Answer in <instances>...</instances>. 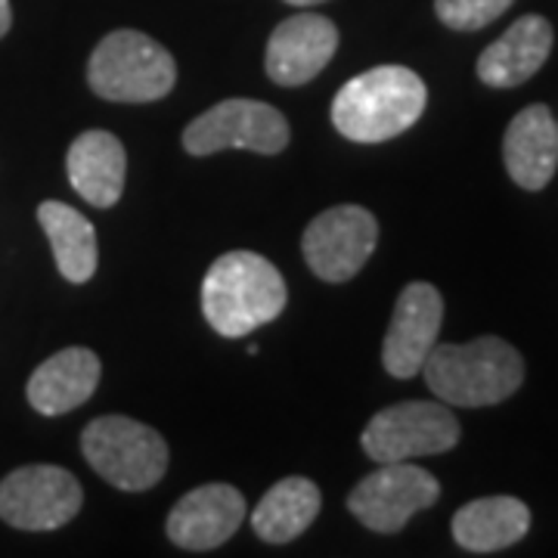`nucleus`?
Here are the masks:
<instances>
[{"mask_svg": "<svg viewBox=\"0 0 558 558\" xmlns=\"http://www.w3.org/2000/svg\"><path fill=\"white\" fill-rule=\"evenodd\" d=\"M440 484L413 462H379L348 497V509L376 534H398L416 512L435 506Z\"/></svg>", "mask_w": 558, "mask_h": 558, "instance_id": "obj_8", "label": "nucleus"}, {"mask_svg": "<svg viewBox=\"0 0 558 558\" xmlns=\"http://www.w3.org/2000/svg\"><path fill=\"white\" fill-rule=\"evenodd\" d=\"M13 25V10H10V0H0V38L10 32Z\"/></svg>", "mask_w": 558, "mask_h": 558, "instance_id": "obj_22", "label": "nucleus"}, {"mask_svg": "<svg viewBox=\"0 0 558 558\" xmlns=\"http://www.w3.org/2000/svg\"><path fill=\"white\" fill-rule=\"evenodd\" d=\"M286 279L264 255L227 252L202 279V314L223 339H242L286 311Z\"/></svg>", "mask_w": 558, "mask_h": 558, "instance_id": "obj_1", "label": "nucleus"}, {"mask_svg": "<svg viewBox=\"0 0 558 558\" xmlns=\"http://www.w3.org/2000/svg\"><path fill=\"white\" fill-rule=\"evenodd\" d=\"M245 521V497L230 484H202L180 497L168 515V539L180 549H218Z\"/></svg>", "mask_w": 558, "mask_h": 558, "instance_id": "obj_13", "label": "nucleus"}, {"mask_svg": "<svg viewBox=\"0 0 558 558\" xmlns=\"http://www.w3.org/2000/svg\"><path fill=\"white\" fill-rule=\"evenodd\" d=\"M178 62L143 32L119 28L97 44L87 62L90 90L112 102H156L174 90Z\"/></svg>", "mask_w": 558, "mask_h": 558, "instance_id": "obj_4", "label": "nucleus"}, {"mask_svg": "<svg viewBox=\"0 0 558 558\" xmlns=\"http://www.w3.org/2000/svg\"><path fill=\"white\" fill-rule=\"evenodd\" d=\"M289 146L286 116L260 100L233 97L211 106L183 131V149L190 156H215L220 149H252L277 156Z\"/></svg>", "mask_w": 558, "mask_h": 558, "instance_id": "obj_7", "label": "nucleus"}, {"mask_svg": "<svg viewBox=\"0 0 558 558\" xmlns=\"http://www.w3.org/2000/svg\"><path fill=\"white\" fill-rule=\"evenodd\" d=\"M457 416L435 400H407L385 407L363 428V453L379 462H410L416 457H438L459 444Z\"/></svg>", "mask_w": 558, "mask_h": 558, "instance_id": "obj_6", "label": "nucleus"}, {"mask_svg": "<svg viewBox=\"0 0 558 558\" xmlns=\"http://www.w3.org/2000/svg\"><path fill=\"white\" fill-rule=\"evenodd\" d=\"M428 102L425 81L403 65H379L351 78L332 100V124L354 143H385L410 131Z\"/></svg>", "mask_w": 558, "mask_h": 558, "instance_id": "obj_2", "label": "nucleus"}, {"mask_svg": "<svg viewBox=\"0 0 558 558\" xmlns=\"http://www.w3.org/2000/svg\"><path fill=\"white\" fill-rule=\"evenodd\" d=\"M444 323V299L432 282H410L398 295L391 326L381 344V363L395 379H413L422 373L432 348L438 344Z\"/></svg>", "mask_w": 558, "mask_h": 558, "instance_id": "obj_11", "label": "nucleus"}, {"mask_svg": "<svg viewBox=\"0 0 558 558\" xmlns=\"http://www.w3.org/2000/svg\"><path fill=\"white\" fill-rule=\"evenodd\" d=\"M379 223L363 205H336L307 223L301 252L307 267L326 282H348L373 258Z\"/></svg>", "mask_w": 558, "mask_h": 558, "instance_id": "obj_10", "label": "nucleus"}, {"mask_svg": "<svg viewBox=\"0 0 558 558\" xmlns=\"http://www.w3.org/2000/svg\"><path fill=\"white\" fill-rule=\"evenodd\" d=\"M502 161L521 190L537 193L558 168V121L549 106H527L512 119L502 137Z\"/></svg>", "mask_w": 558, "mask_h": 558, "instance_id": "obj_14", "label": "nucleus"}, {"mask_svg": "<svg viewBox=\"0 0 558 558\" xmlns=\"http://www.w3.org/2000/svg\"><path fill=\"white\" fill-rule=\"evenodd\" d=\"M339 50V28L326 16L299 13L274 28L267 40V75L282 87H301L314 81Z\"/></svg>", "mask_w": 558, "mask_h": 558, "instance_id": "obj_12", "label": "nucleus"}, {"mask_svg": "<svg viewBox=\"0 0 558 558\" xmlns=\"http://www.w3.org/2000/svg\"><path fill=\"white\" fill-rule=\"evenodd\" d=\"M38 223L50 240L62 277L69 282H87L97 274V230L81 211L65 202H44L38 208Z\"/></svg>", "mask_w": 558, "mask_h": 558, "instance_id": "obj_20", "label": "nucleus"}, {"mask_svg": "<svg viewBox=\"0 0 558 558\" xmlns=\"http://www.w3.org/2000/svg\"><path fill=\"white\" fill-rule=\"evenodd\" d=\"M319 487L311 478H282L274 484L252 515V527L264 543H292L319 515Z\"/></svg>", "mask_w": 558, "mask_h": 558, "instance_id": "obj_19", "label": "nucleus"}, {"mask_svg": "<svg viewBox=\"0 0 558 558\" xmlns=\"http://www.w3.org/2000/svg\"><path fill=\"white\" fill-rule=\"evenodd\" d=\"M78 478L60 465H22L0 481V519L20 531H57L81 512Z\"/></svg>", "mask_w": 558, "mask_h": 558, "instance_id": "obj_9", "label": "nucleus"}, {"mask_svg": "<svg viewBox=\"0 0 558 558\" xmlns=\"http://www.w3.org/2000/svg\"><path fill=\"white\" fill-rule=\"evenodd\" d=\"M69 183L75 186L81 199L94 208H112L124 193L128 156L116 134L109 131H84L69 146L65 156Z\"/></svg>", "mask_w": 558, "mask_h": 558, "instance_id": "obj_17", "label": "nucleus"}, {"mask_svg": "<svg viewBox=\"0 0 558 558\" xmlns=\"http://www.w3.org/2000/svg\"><path fill=\"white\" fill-rule=\"evenodd\" d=\"M100 373V357L90 348H65L32 373L25 395L40 416H62L94 398Z\"/></svg>", "mask_w": 558, "mask_h": 558, "instance_id": "obj_15", "label": "nucleus"}, {"mask_svg": "<svg viewBox=\"0 0 558 558\" xmlns=\"http://www.w3.org/2000/svg\"><path fill=\"white\" fill-rule=\"evenodd\" d=\"M531 527V509L515 497H481L453 515V539L469 553H499L515 546Z\"/></svg>", "mask_w": 558, "mask_h": 558, "instance_id": "obj_18", "label": "nucleus"}, {"mask_svg": "<svg viewBox=\"0 0 558 558\" xmlns=\"http://www.w3.org/2000/svg\"><path fill=\"white\" fill-rule=\"evenodd\" d=\"M292 7H317V3H326V0H286Z\"/></svg>", "mask_w": 558, "mask_h": 558, "instance_id": "obj_23", "label": "nucleus"}, {"mask_svg": "<svg viewBox=\"0 0 558 558\" xmlns=\"http://www.w3.org/2000/svg\"><path fill=\"white\" fill-rule=\"evenodd\" d=\"M428 388L450 407H494L512 398L524 381V360L497 336L435 344L422 366Z\"/></svg>", "mask_w": 558, "mask_h": 558, "instance_id": "obj_3", "label": "nucleus"}, {"mask_svg": "<svg viewBox=\"0 0 558 558\" xmlns=\"http://www.w3.org/2000/svg\"><path fill=\"white\" fill-rule=\"evenodd\" d=\"M515 0H435L438 20L453 32H478L497 22Z\"/></svg>", "mask_w": 558, "mask_h": 558, "instance_id": "obj_21", "label": "nucleus"}, {"mask_svg": "<svg viewBox=\"0 0 558 558\" xmlns=\"http://www.w3.org/2000/svg\"><path fill=\"white\" fill-rule=\"evenodd\" d=\"M553 25L543 16H521L499 40L478 57V78L487 87H519L534 78L553 53Z\"/></svg>", "mask_w": 558, "mask_h": 558, "instance_id": "obj_16", "label": "nucleus"}, {"mask_svg": "<svg viewBox=\"0 0 558 558\" xmlns=\"http://www.w3.org/2000/svg\"><path fill=\"white\" fill-rule=\"evenodd\" d=\"M81 453L90 469L128 494L156 487L168 469V444L156 428L128 416L94 418L81 435Z\"/></svg>", "mask_w": 558, "mask_h": 558, "instance_id": "obj_5", "label": "nucleus"}]
</instances>
